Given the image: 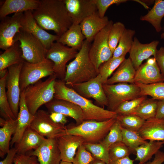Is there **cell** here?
I'll return each mask as SVG.
<instances>
[{"label":"cell","instance_id":"1","mask_svg":"<svg viewBox=\"0 0 164 164\" xmlns=\"http://www.w3.org/2000/svg\"><path fill=\"white\" fill-rule=\"evenodd\" d=\"M32 15L43 29L53 31L59 37L73 24L63 0H40L38 8L32 11Z\"/></svg>","mask_w":164,"mask_h":164},{"label":"cell","instance_id":"2","mask_svg":"<svg viewBox=\"0 0 164 164\" xmlns=\"http://www.w3.org/2000/svg\"><path fill=\"white\" fill-rule=\"evenodd\" d=\"M54 98L70 101L80 107L83 112L84 121H103L116 118L118 114L115 112L95 105L91 101L67 86L63 80H56Z\"/></svg>","mask_w":164,"mask_h":164},{"label":"cell","instance_id":"3","mask_svg":"<svg viewBox=\"0 0 164 164\" xmlns=\"http://www.w3.org/2000/svg\"><path fill=\"white\" fill-rule=\"evenodd\" d=\"M90 43L85 39L74 60L67 65L64 81L67 86L86 82L98 75L89 56Z\"/></svg>","mask_w":164,"mask_h":164},{"label":"cell","instance_id":"4","mask_svg":"<svg viewBox=\"0 0 164 164\" xmlns=\"http://www.w3.org/2000/svg\"><path fill=\"white\" fill-rule=\"evenodd\" d=\"M56 78L54 74L45 80H40L28 86L24 90L25 101L32 114L34 115L41 106L54 98Z\"/></svg>","mask_w":164,"mask_h":164},{"label":"cell","instance_id":"5","mask_svg":"<svg viewBox=\"0 0 164 164\" xmlns=\"http://www.w3.org/2000/svg\"><path fill=\"white\" fill-rule=\"evenodd\" d=\"M116 120V118H112L103 121H84L79 125L67 127V134L80 136L85 143L100 142L107 135Z\"/></svg>","mask_w":164,"mask_h":164},{"label":"cell","instance_id":"6","mask_svg":"<svg viewBox=\"0 0 164 164\" xmlns=\"http://www.w3.org/2000/svg\"><path fill=\"white\" fill-rule=\"evenodd\" d=\"M18 41L22 51V57L32 63L41 62L46 59L48 50L41 42L30 33L20 29L14 39V43Z\"/></svg>","mask_w":164,"mask_h":164},{"label":"cell","instance_id":"7","mask_svg":"<svg viewBox=\"0 0 164 164\" xmlns=\"http://www.w3.org/2000/svg\"><path fill=\"white\" fill-rule=\"evenodd\" d=\"M108 101V110L114 111L122 103L140 96V90L135 84L119 83L103 85Z\"/></svg>","mask_w":164,"mask_h":164},{"label":"cell","instance_id":"8","mask_svg":"<svg viewBox=\"0 0 164 164\" xmlns=\"http://www.w3.org/2000/svg\"><path fill=\"white\" fill-rule=\"evenodd\" d=\"M53 65L52 61L47 59L36 63H30L24 60L19 77L21 92L28 86L35 83L42 78L54 74Z\"/></svg>","mask_w":164,"mask_h":164},{"label":"cell","instance_id":"9","mask_svg":"<svg viewBox=\"0 0 164 164\" xmlns=\"http://www.w3.org/2000/svg\"><path fill=\"white\" fill-rule=\"evenodd\" d=\"M113 24L112 20L94 37L89 50V58L98 73L100 66L113 56L108 44V36Z\"/></svg>","mask_w":164,"mask_h":164},{"label":"cell","instance_id":"10","mask_svg":"<svg viewBox=\"0 0 164 164\" xmlns=\"http://www.w3.org/2000/svg\"><path fill=\"white\" fill-rule=\"evenodd\" d=\"M78 51L57 42L53 43L47 50L46 59L53 62V71L57 78L64 81L66 74L67 63L76 57Z\"/></svg>","mask_w":164,"mask_h":164},{"label":"cell","instance_id":"11","mask_svg":"<svg viewBox=\"0 0 164 164\" xmlns=\"http://www.w3.org/2000/svg\"><path fill=\"white\" fill-rule=\"evenodd\" d=\"M34 115L29 127L41 135L46 138H56L67 134V127L53 121L47 111L39 110Z\"/></svg>","mask_w":164,"mask_h":164},{"label":"cell","instance_id":"12","mask_svg":"<svg viewBox=\"0 0 164 164\" xmlns=\"http://www.w3.org/2000/svg\"><path fill=\"white\" fill-rule=\"evenodd\" d=\"M24 60L8 68L6 83V94L12 111L16 118L19 111L21 93L19 86L20 74Z\"/></svg>","mask_w":164,"mask_h":164},{"label":"cell","instance_id":"13","mask_svg":"<svg viewBox=\"0 0 164 164\" xmlns=\"http://www.w3.org/2000/svg\"><path fill=\"white\" fill-rule=\"evenodd\" d=\"M24 12L15 13L12 16L1 19L0 23V48L6 50L14 43V39L22 28Z\"/></svg>","mask_w":164,"mask_h":164},{"label":"cell","instance_id":"14","mask_svg":"<svg viewBox=\"0 0 164 164\" xmlns=\"http://www.w3.org/2000/svg\"><path fill=\"white\" fill-rule=\"evenodd\" d=\"M103 83L99 74L86 82L75 84L71 88L83 97L92 98L101 106L108 105L107 98L103 88Z\"/></svg>","mask_w":164,"mask_h":164},{"label":"cell","instance_id":"15","mask_svg":"<svg viewBox=\"0 0 164 164\" xmlns=\"http://www.w3.org/2000/svg\"><path fill=\"white\" fill-rule=\"evenodd\" d=\"M21 29L32 34L38 39L45 48L48 50L52 44L56 42L59 36L47 32L37 22L32 15V11H27L24 12Z\"/></svg>","mask_w":164,"mask_h":164},{"label":"cell","instance_id":"16","mask_svg":"<svg viewBox=\"0 0 164 164\" xmlns=\"http://www.w3.org/2000/svg\"><path fill=\"white\" fill-rule=\"evenodd\" d=\"M73 23L80 24L87 17L97 13L95 0H63Z\"/></svg>","mask_w":164,"mask_h":164},{"label":"cell","instance_id":"17","mask_svg":"<svg viewBox=\"0 0 164 164\" xmlns=\"http://www.w3.org/2000/svg\"><path fill=\"white\" fill-rule=\"evenodd\" d=\"M26 154L36 157L40 164H60L61 161L56 138H46L38 148Z\"/></svg>","mask_w":164,"mask_h":164},{"label":"cell","instance_id":"18","mask_svg":"<svg viewBox=\"0 0 164 164\" xmlns=\"http://www.w3.org/2000/svg\"><path fill=\"white\" fill-rule=\"evenodd\" d=\"M159 43V41L154 40L149 43L142 44L136 37L134 38L129 52V58L136 70L144 60L152 56L155 57Z\"/></svg>","mask_w":164,"mask_h":164},{"label":"cell","instance_id":"19","mask_svg":"<svg viewBox=\"0 0 164 164\" xmlns=\"http://www.w3.org/2000/svg\"><path fill=\"white\" fill-rule=\"evenodd\" d=\"M45 106L49 113L58 112L67 117H70L75 120L76 125H79L84 121L81 109L76 104L70 101L54 98L46 104Z\"/></svg>","mask_w":164,"mask_h":164},{"label":"cell","instance_id":"20","mask_svg":"<svg viewBox=\"0 0 164 164\" xmlns=\"http://www.w3.org/2000/svg\"><path fill=\"white\" fill-rule=\"evenodd\" d=\"M61 161L72 162L78 148L85 143L81 136L66 134L56 138Z\"/></svg>","mask_w":164,"mask_h":164},{"label":"cell","instance_id":"21","mask_svg":"<svg viewBox=\"0 0 164 164\" xmlns=\"http://www.w3.org/2000/svg\"><path fill=\"white\" fill-rule=\"evenodd\" d=\"M19 110L17 118L16 130L10 142L12 146L18 143L26 129L29 127L34 119V115L29 112L25 100L24 90L21 92L19 103Z\"/></svg>","mask_w":164,"mask_h":164},{"label":"cell","instance_id":"22","mask_svg":"<svg viewBox=\"0 0 164 164\" xmlns=\"http://www.w3.org/2000/svg\"><path fill=\"white\" fill-rule=\"evenodd\" d=\"M107 17L101 18L97 13L85 19L80 24L85 39L91 43L95 36L109 23Z\"/></svg>","mask_w":164,"mask_h":164},{"label":"cell","instance_id":"23","mask_svg":"<svg viewBox=\"0 0 164 164\" xmlns=\"http://www.w3.org/2000/svg\"><path fill=\"white\" fill-rule=\"evenodd\" d=\"M161 82L163 81L157 62L152 64L146 62L136 70L134 84H149Z\"/></svg>","mask_w":164,"mask_h":164},{"label":"cell","instance_id":"24","mask_svg":"<svg viewBox=\"0 0 164 164\" xmlns=\"http://www.w3.org/2000/svg\"><path fill=\"white\" fill-rule=\"evenodd\" d=\"M138 132L146 140L164 141V119L154 117L145 121Z\"/></svg>","mask_w":164,"mask_h":164},{"label":"cell","instance_id":"25","mask_svg":"<svg viewBox=\"0 0 164 164\" xmlns=\"http://www.w3.org/2000/svg\"><path fill=\"white\" fill-rule=\"evenodd\" d=\"M40 2L38 0H6L0 9V19L13 13L35 10Z\"/></svg>","mask_w":164,"mask_h":164},{"label":"cell","instance_id":"26","mask_svg":"<svg viewBox=\"0 0 164 164\" xmlns=\"http://www.w3.org/2000/svg\"><path fill=\"white\" fill-rule=\"evenodd\" d=\"M136 70L129 57L125 59L106 84H113L116 83H128L134 84Z\"/></svg>","mask_w":164,"mask_h":164},{"label":"cell","instance_id":"27","mask_svg":"<svg viewBox=\"0 0 164 164\" xmlns=\"http://www.w3.org/2000/svg\"><path fill=\"white\" fill-rule=\"evenodd\" d=\"M46 138L29 127L24 132L20 142L15 147L17 153L26 154L38 148Z\"/></svg>","mask_w":164,"mask_h":164},{"label":"cell","instance_id":"28","mask_svg":"<svg viewBox=\"0 0 164 164\" xmlns=\"http://www.w3.org/2000/svg\"><path fill=\"white\" fill-rule=\"evenodd\" d=\"M18 120H5L0 118V156L3 158L9 152L11 137L15 133L17 125Z\"/></svg>","mask_w":164,"mask_h":164},{"label":"cell","instance_id":"29","mask_svg":"<svg viewBox=\"0 0 164 164\" xmlns=\"http://www.w3.org/2000/svg\"><path fill=\"white\" fill-rule=\"evenodd\" d=\"M85 40L80 24L73 23L56 42L79 51Z\"/></svg>","mask_w":164,"mask_h":164},{"label":"cell","instance_id":"30","mask_svg":"<svg viewBox=\"0 0 164 164\" xmlns=\"http://www.w3.org/2000/svg\"><path fill=\"white\" fill-rule=\"evenodd\" d=\"M20 43L17 41L0 55V70L18 63L24 60Z\"/></svg>","mask_w":164,"mask_h":164},{"label":"cell","instance_id":"31","mask_svg":"<svg viewBox=\"0 0 164 164\" xmlns=\"http://www.w3.org/2000/svg\"><path fill=\"white\" fill-rule=\"evenodd\" d=\"M164 144V141L147 142L135 149L136 157L135 160L139 161L138 164L146 163L159 150Z\"/></svg>","mask_w":164,"mask_h":164},{"label":"cell","instance_id":"32","mask_svg":"<svg viewBox=\"0 0 164 164\" xmlns=\"http://www.w3.org/2000/svg\"><path fill=\"white\" fill-rule=\"evenodd\" d=\"M164 16V0H157L152 8L146 15L141 16L140 20L149 22L159 32L162 29L161 21Z\"/></svg>","mask_w":164,"mask_h":164},{"label":"cell","instance_id":"33","mask_svg":"<svg viewBox=\"0 0 164 164\" xmlns=\"http://www.w3.org/2000/svg\"><path fill=\"white\" fill-rule=\"evenodd\" d=\"M158 101L152 98H147L130 114L136 115L145 121L155 117Z\"/></svg>","mask_w":164,"mask_h":164},{"label":"cell","instance_id":"34","mask_svg":"<svg viewBox=\"0 0 164 164\" xmlns=\"http://www.w3.org/2000/svg\"><path fill=\"white\" fill-rule=\"evenodd\" d=\"M7 74L8 72L4 77L0 79V113L5 120H15L16 118L12 111L6 94V83Z\"/></svg>","mask_w":164,"mask_h":164},{"label":"cell","instance_id":"35","mask_svg":"<svg viewBox=\"0 0 164 164\" xmlns=\"http://www.w3.org/2000/svg\"><path fill=\"white\" fill-rule=\"evenodd\" d=\"M135 33V31L134 30L125 29L113 53L112 57L116 58L125 56L130 50L133 42V37Z\"/></svg>","mask_w":164,"mask_h":164},{"label":"cell","instance_id":"36","mask_svg":"<svg viewBox=\"0 0 164 164\" xmlns=\"http://www.w3.org/2000/svg\"><path fill=\"white\" fill-rule=\"evenodd\" d=\"M134 84L139 88L141 96L149 95L155 100H164V81L149 84Z\"/></svg>","mask_w":164,"mask_h":164},{"label":"cell","instance_id":"37","mask_svg":"<svg viewBox=\"0 0 164 164\" xmlns=\"http://www.w3.org/2000/svg\"><path fill=\"white\" fill-rule=\"evenodd\" d=\"M122 127V126H121ZM122 142L135 154V150L138 147L146 143L138 132L129 130L122 127Z\"/></svg>","mask_w":164,"mask_h":164},{"label":"cell","instance_id":"38","mask_svg":"<svg viewBox=\"0 0 164 164\" xmlns=\"http://www.w3.org/2000/svg\"><path fill=\"white\" fill-rule=\"evenodd\" d=\"M125 56L118 58L111 57L101 64L98 70L103 84H106L110 76L125 59Z\"/></svg>","mask_w":164,"mask_h":164},{"label":"cell","instance_id":"39","mask_svg":"<svg viewBox=\"0 0 164 164\" xmlns=\"http://www.w3.org/2000/svg\"><path fill=\"white\" fill-rule=\"evenodd\" d=\"M116 119L122 127L138 132L145 121L139 116L133 114H118Z\"/></svg>","mask_w":164,"mask_h":164},{"label":"cell","instance_id":"40","mask_svg":"<svg viewBox=\"0 0 164 164\" xmlns=\"http://www.w3.org/2000/svg\"><path fill=\"white\" fill-rule=\"evenodd\" d=\"M84 145L95 159L108 164L110 161L108 149L101 142L96 143H84Z\"/></svg>","mask_w":164,"mask_h":164},{"label":"cell","instance_id":"41","mask_svg":"<svg viewBox=\"0 0 164 164\" xmlns=\"http://www.w3.org/2000/svg\"><path fill=\"white\" fill-rule=\"evenodd\" d=\"M122 127L119 122L116 120L109 132L101 142L108 149L112 144L122 141Z\"/></svg>","mask_w":164,"mask_h":164},{"label":"cell","instance_id":"42","mask_svg":"<svg viewBox=\"0 0 164 164\" xmlns=\"http://www.w3.org/2000/svg\"><path fill=\"white\" fill-rule=\"evenodd\" d=\"M125 29L124 24L121 22L113 23L108 36L109 45L113 53Z\"/></svg>","mask_w":164,"mask_h":164},{"label":"cell","instance_id":"43","mask_svg":"<svg viewBox=\"0 0 164 164\" xmlns=\"http://www.w3.org/2000/svg\"><path fill=\"white\" fill-rule=\"evenodd\" d=\"M108 152L110 161H114L129 156L132 152L122 142L114 143L109 147Z\"/></svg>","mask_w":164,"mask_h":164},{"label":"cell","instance_id":"44","mask_svg":"<svg viewBox=\"0 0 164 164\" xmlns=\"http://www.w3.org/2000/svg\"><path fill=\"white\" fill-rule=\"evenodd\" d=\"M147 98V96H142L125 101L120 104L114 111L117 114H130Z\"/></svg>","mask_w":164,"mask_h":164},{"label":"cell","instance_id":"45","mask_svg":"<svg viewBox=\"0 0 164 164\" xmlns=\"http://www.w3.org/2000/svg\"><path fill=\"white\" fill-rule=\"evenodd\" d=\"M96 159L82 144L78 148L74 158L73 164H90Z\"/></svg>","mask_w":164,"mask_h":164},{"label":"cell","instance_id":"46","mask_svg":"<svg viewBox=\"0 0 164 164\" xmlns=\"http://www.w3.org/2000/svg\"><path fill=\"white\" fill-rule=\"evenodd\" d=\"M127 1L126 0H95L98 14L101 18L105 16L107 9L111 5L119 4Z\"/></svg>","mask_w":164,"mask_h":164},{"label":"cell","instance_id":"47","mask_svg":"<svg viewBox=\"0 0 164 164\" xmlns=\"http://www.w3.org/2000/svg\"><path fill=\"white\" fill-rule=\"evenodd\" d=\"M13 163L14 164H40L36 156L17 153L14 158Z\"/></svg>","mask_w":164,"mask_h":164},{"label":"cell","instance_id":"48","mask_svg":"<svg viewBox=\"0 0 164 164\" xmlns=\"http://www.w3.org/2000/svg\"><path fill=\"white\" fill-rule=\"evenodd\" d=\"M154 58L156 60L164 81V47H162L159 50H157Z\"/></svg>","mask_w":164,"mask_h":164},{"label":"cell","instance_id":"49","mask_svg":"<svg viewBox=\"0 0 164 164\" xmlns=\"http://www.w3.org/2000/svg\"><path fill=\"white\" fill-rule=\"evenodd\" d=\"M50 113V117L54 122L65 125L67 122V116L58 112H53Z\"/></svg>","mask_w":164,"mask_h":164},{"label":"cell","instance_id":"50","mask_svg":"<svg viewBox=\"0 0 164 164\" xmlns=\"http://www.w3.org/2000/svg\"><path fill=\"white\" fill-rule=\"evenodd\" d=\"M17 153V150L15 147L10 149L5 158L0 162V164H12L14 158Z\"/></svg>","mask_w":164,"mask_h":164},{"label":"cell","instance_id":"51","mask_svg":"<svg viewBox=\"0 0 164 164\" xmlns=\"http://www.w3.org/2000/svg\"><path fill=\"white\" fill-rule=\"evenodd\" d=\"M164 162V152L159 150L155 155L153 160L144 164H162Z\"/></svg>","mask_w":164,"mask_h":164},{"label":"cell","instance_id":"52","mask_svg":"<svg viewBox=\"0 0 164 164\" xmlns=\"http://www.w3.org/2000/svg\"><path fill=\"white\" fill-rule=\"evenodd\" d=\"M155 118L164 119V100L158 101L157 110Z\"/></svg>","mask_w":164,"mask_h":164},{"label":"cell","instance_id":"53","mask_svg":"<svg viewBox=\"0 0 164 164\" xmlns=\"http://www.w3.org/2000/svg\"><path fill=\"white\" fill-rule=\"evenodd\" d=\"M134 161L129 156H127L114 161H110L108 164H134Z\"/></svg>","mask_w":164,"mask_h":164},{"label":"cell","instance_id":"54","mask_svg":"<svg viewBox=\"0 0 164 164\" xmlns=\"http://www.w3.org/2000/svg\"><path fill=\"white\" fill-rule=\"evenodd\" d=\"M8 71V68L0 70V78L4 77L7 74Z\"/></svg>","mask_w":164,"mask_h":164},{"label":"cell","instance_id":"55","mask_svg":"<svg viewBox=\"0 0 164 164\" xmlns=\"http://www.w3.org/2000/svg\"><path fill=\"white\" fill-rule=\"evenodd\" d=\"M90 164H107L104 162L101 161V160L95 159L92 162H91Z\"/></svg>","mask_w":164,"mask_h":164},{"label":"cell","instance_id":"56","mask_svg":"<svg viewBox=\"0 0 164 164\" xmlns=\"http://www.w3.org/2000/svg\"><path fill=\"white\" fill-rule=\"evenodd\" d=\"M60 164H73L72 162L61 161Z\"/></svg>","mask_w":164,"mask_h":164},{"label":"cell","instance_id":"57","mask_svg":"<svg viewBox=\"0 0 164 164\" xmlns=\"http://www.w3.org/2000/svg\"><path fill=\"white\" fill-rule=\"evenodd\" d=\"M161 37L162 38H164V32L162 33L161 35Z\"/></svg>","mask_w":164,"mask_h":164}]
</instances>
